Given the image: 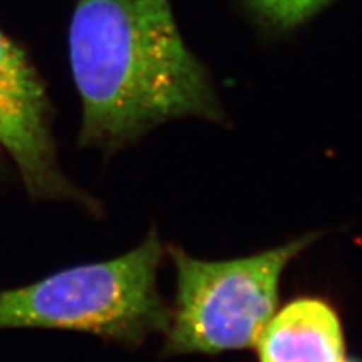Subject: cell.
I'll list each match as a JSON object with an SVG mask.
<instances>
[{"label": "cell", "mask_w": 362, "mask_h": 362, "mask_svg": "<svg viewBox=\"0 0 362 362\" xmlns=\"http://www.w3.org/2000/svg\"><path fill=\"white\" fill-rule=\"evenodd\" d=\"M165 247L156 230L127 254L65 269L28 287L0 291V329L45 327L138 347L166 332L171 308L157 287Z\"/></svg>", "instance_id": "cell-2"}, {"label": "cell", "mask_w": 362, "mask_h": 362, "mask_svg": "<svg viewBox=\"0 0 362 362\" xmlns=\"http://www.w3.org/2000/svg\"><path fill=\"white\" fill-rule=\"evenodd\" d=\"M259 362H343V326L331 303L299 298L270 317L257 339Z\"/></svg>", "instance_id": "cell-5"}, {"label": "cell", "mask_w": 362, "mask_h": 362, "mask_svg": "<svg viewBox=\"0 0 362 362\" xmlns=\"http://www.w3.org/2000/svg\"><path fill=\"white\" fill-rule=\"evenodd\" d=\"M249 11L264 26L286 32L303 25L332 0H245Z\"/></svg>", "instance_id": "cell-6"}, {"label": "cell", "mask_w": 362, "mask_h": 362, "mask_svg": "<svg viewBox=\"0 0 362 362\" xmlns=\"http://www.w3.org/2000/svg\"><path fill=\"white\" fill-rule=\"evenodd\" d=\"M343 362H362V361H358V359H350V361H343Z\"/></svg>", "instance_id": "cell-7"}, {"label": "cell", "mask_w": 362, "mask_h": 362, "mask_svg": "<svg viewBox=\"0 0 362 362\" xmlns=\"http://www.w3.org/2000/svg\"><path fill=\"white\" fill-rule=\"evenodd\" d=\"M317 237L310 233L225 262H206L178 246H168L177 274V294L163 355H214L252 347L275 314L286 267Z\"/></svg>", "instance_id": "cell-3"}, {"label": "cell", "mask_w": 362, "mask_h": 362, "mask_svg": "<svg viewBox=\"0 0 362 362\" xmlns=\"http://www.w3.org/2000/svg\"><path fill=\"white\" fill-rule=\"evenodd\" d=\"M52 119V103L38 70L26 50L0 29V145L16 162L32 198L77 202L97 211V202L61 169Z\"/></svg>", "instance_id": "cell-4"}, {"label": "cell", "mask_w": 362, "mask_h": 362, "mask_svg": "<svg viewBox=\"0 0 362 362\" xmlns=\"http://www.w3.org/2000/svg\"><path fill=\"white\" fill-rule=\"evenodd\" d=\"M68 52L82 101L78 144L86 148L118 151L180 118L225 119L171 0H77Z\"/></svg>", "instance_id": "cell-1"}]
</instances>
